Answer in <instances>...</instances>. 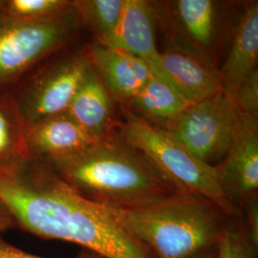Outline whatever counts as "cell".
<instances>
[{"mask_svg":"<svg viewBox=\"0 0 258 258\" xmlns=\"http://www.w3.org/2000/svg\"><path fill=\"white\" fill-rule=\"evenodd\" d=\"M0 200L17 227L38 237L75 243L103 258H154L104 206L76 192L43 162L29 160L1 172Z\"/></svg>","mask_w":258,"mask_h":258,"instance_id":"6da1fadb","label":"cell"},{"mask_svg":"<svg viewBox=\"0 0 258 258\" xmlns=\"http://www.w3.org/2000/svg\"><path fill=\"white\" fill-rule=\"evenodd\" d=\"M43 163L76 192L105 207H140L175 194L148 159L118 134Z\"/></svg>","mask_w":258,"mask_h":258,"instance_id":"7a4b0ae2","label":"cell"},{"mask_svg":"<svg viewBox=\"0 0 258 258\" xmlns=\"http://www.w3.org/2000/svg\"><path fill=\"white\" fill-rule=\"evenodd\" d=\"M104 208L156 258H194L214 248L230 217L200 196L177 192L140 207Z\"/></svg>","mask_w":258,"mask_h":258,"instance_id":"3957f363","label":"cell"},{"mask_svg":"<svg viewBox=\"0 0 258 258\" xmlns=\"http://www.w3.org/2000/svg\"><path fill=\"white\" fill-rule=\"evenodd\" d=\"M118 135L140 151L177 194L200 196L228 216H238L239 210L222 192L214 166L194 156L166 129L141 119L131 111L118 125Z\"/></svg>","mask_w":258,"mask_h":258,"instance_id":"277c9868","label":"cell"},{"mask_svg":"<svg viewBox=\"0 0 258 258\" xmlns=\"http://www.w3.org/2000/svg\"><path fill=\"white\" fill-rule=\"evenodd\" d=\"M80 20L69 7L32 21L0 19V84L12 82L37 61L63 46Z\"/></svg>","mask_w":258,"mask_h":258,"instance_id":"5b68a950","label":"cell"},{"mask_svg":"<svg viewBox=\"0 0 258 258\" xmlns=\"http://www.w3.org/2000/svg\"><path fill=\"white\" fill-rule=\"evenodd\" d=\"M243 115L231 96L221 90L191 104L164 129L194 156L212 165L231 148Z\"/></svg>","mask_w":258,"mask_h":258,"instance_id":"8992f818","label":"cell"},{"mask_svg":"<svg viewBox=\"0 0 258 258\" xmlns=\"http://www.w3.org/2000/svg\"><path fill=\"white\" fill-rule=\"evenodd\" d=\"M90 67L87 51L78 52L57 61L30 83L18 99L26 124L66 112Z\"/></svg>","mask_w":258,"mask_h":258,"instance_id":"52a82bcc","label":"cell"},{"mask_svg":"<svg viewBox=\"0 0 258 258\" xmlns=\"http://www.w3.org/2000/svg\"><path fill=\"white\" fill-rule=\"evenodd\" d=\"M222 192L239 210L258 189L257 118L243 115L231 148L220 165L214 166Z\"/></svg>","mask_w":258,"mask_h":258,"instance_id":"ba28073f","label":"cell"},{"mask_svg":"<svg viewBox=\"0 0 258 258\" xmlns=\"http://www.w3.org/2000/svg\"><path fill=\"white\" fill-rule=\"evenodd\" d=\"M151 68L153 74L191 103L201 102L222 90L217 67L184 49L175 47L160 52Z\"/></svg>","mask_w":258,"mask_h":258,"instance_id":"9c48e42d","label":"cell"},{"mask_svg":"<svg viewBox=\"0 0 258 258\" xmlns=\"http://www.w3.org/2000/svg\"><path fill=\"white\" fill-rule=\"evenodd\" d=\"M87 53L111 98L123 104H127L153 76L147 61L119 48L96 43Z\"/></svg>","mask_w":258,"mask_h":258,"instance_id":"30bf717a","label":"cell"},{"mask_svg":"<svg viewBox=\"0 0 258 258\" xmlns=\"http://www.w3.org/2000/svg\"><path fill=\"white\" fill-rule=\"evenodd\" d=\"M221 4L212 0H178L172 2L177 33L184 40L183 48L215 65L213 58L220 36Z\"/></svg>","mask_w":258,"mask_h":258,"instance_id":"8fae6325","label":"cell"},{"mask_svg":"<svg viewBox=\"0 0 258 258\" xmlns=\"http://www.w3.org/2000/svg\"><path fill=\"white\" fill-rule=\"evenodd\" d=\"M25 138L30 160L40 162L72 155L99 141L65 112L28 124Z\"/></svg>","mask_w":258,"mask_h":258,"instance_id":"7c38bea8","label":"cell"},{"mask_svg":"<svg viewBox=\"0 0 258 258\" xmlns=\"http://www.w3.org/2000/svg\"><path fill=\"white\" fill-rule=\"evenodd\" d=\"M258 3H249L236 21L231 48L226 60L218 69L222 90L233 92L253 71L257 70Z\"/></svg>","mask_w":258,"mask_h":258,"instance_id":"4fadbf2b","label":"cell"},{"mask_svg":"<svg viewBox=\"0 0 258 258\" xmlns=\"http://www.w3.org/2000/svg\"><path fill=\"white\" fill-rule=\"evenodd\" d=\"M154 9L146 0H124L120 21L109 47L119 48L152 65L160 52L155 38Z\"/></svg>","mask_w":258,"mask_h":258,"instance_id":"5bb4252c","label":"cell"},{"mask_svg":"<svg viewBox=\"0 0 258 258\" xmlns=\"http://www.w3.org/2000/svg\"><path fill=\"white\" fill-rule=\"evenodd\" d=\"M65 113L95 139L100 140L112 133L110 95L92 66Z\"/></svg>","mask_w":258,"mask_h":258,"instance_id":"9a60e30c","label":"cell"},{"mask_svg":"<svg viewBox=\"0 0 258 258\" xmlns=\"http://www.w3.org/2000/svg\"><path fill=\"white\" fill-rule=\"evenodd\" d=\"M191 104L172 86L153 74L126 105L141 119L166 128Z\"/></svg>","mask_w":258,"mask_h":258,"instance_id":"2e32d148","label":"cell"},{"mask_svg":"<svg viewBox=\"0 0 258 258\" xmlns=\"http://www.w3.org/2000/svg\"><path fill=\"white\" fill-rule=\"evenodd\" d=\"M26 127L18 98L0 94V173L30 160Z\"/></svg>","mask_w":258,"mask_h":258,"instance_id":"e0dca14e","label":"cell"},{"mask_svg":"<svg viewBox=\"0 0 258 258\" xmlns=\"http://www.w3.org/2000/svg\"><path fill=\"white\" fill-rule=\"evenodd\" d=\"M124 0H77L72 7L79 20L93 32L98 44L108 46L120 21Z\"/></svg>","mask_w":258,"mask_h":258,"instance_id":"ac0fdd59","label":"cell"},{"mask_svg":"<svg viewBox=\"0 0 258 258\" xmlns=\"http://www.w3.org/2000/svg\"><path fill=\"white\" fill-rule=\"evenodd\" d=\"M67 0H0V19L32 21L43 19L66 9Z\"/></svg>","mask_w":258,"mask_h":258,"instance_id":"d6986e66","label":"cell"},{"mask_svg":"<svg viewBox=\"0 0 258 258\" xmlns=\"http://www.w3.org/2000/svg\"><path fill=\"white\" fill-rule=\"evenodd\" d=\"M215 249L216 258H256L257 253L249 240L245 223L230 220V217L222 230Z\"/></svg>","mask_w":258,"mask_h":258,"instance_id":"ffe728a7","label":"cell"},{"mask_svg":"<svg viewBox=\"0 0 258 258\" xmlns=\"http://www.w3.org/2000/svg\"><path fill=\"white\" fill-rule=\"evenodd\" d=\"M238 110L245 115L257 118L258 72L253 71L239 86L229 94Z\"/></svg>","mask_w":258,"mask_h":258,"instance_id":"44dd1931","label":"cell"},{"mask_svg":"<svg viewBox=\"0 0 258 258\" xmlns=\"http://www.w3.org/2000/svg\"><path fill=\"white\" fill-rule=\"evenodd\" d=\"M246 209V229L253 248L258 249V203L256 195L249 197L243 204Z\"/></svg>","mask_w":258,"mask_h":258,"instance_id":"7402d4cb","label":"cell"},{"mask_svg":"<svg viewBox=\"0 0 258 258\" xmlns=\"http://www.w3.org/2000/svg\"><path fill=\"white\" fill-rule=\"evenodd\" d=\"M0 258H43L37 256L14 247L0 237ZM76 258H103L96 253H85Z\"/></svg>","mask_w":258,"mask_h":258,"instance_id":"603a6c76","label":"cell"},{"mask_svg":"<svg viewBox=\"0 0 258 258\" xmlns=\"http://www.w3.org/2000/svg\"><path fill=\"white\" fill-rule=\"evenodd\" d=\"M13 227H17L14 216L5 204L0 200V232L8 231Z\"/></svg>","mask_w":258,"mask_h":258,"instance_id":"cb8c5ba5","label":"cell"},{"mask_svg":"<svg viewBox=\"0 0 258 258\" xmlns=\"http://www.w3.org/2000/svg\"><path fill=\"white\" fill-rule=\"evenodd\" d=\"M194 258H216V249H215V247L212 248V249H208V250L204 251L201 254H199V255H197L196 257Z\"/></svg>","mask_w":258,"mask_h":258,"instance_id":"d4e9b609","label":"cell"}]
</instances>
